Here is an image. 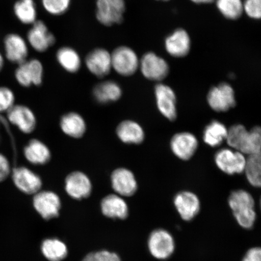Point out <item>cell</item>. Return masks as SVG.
<instances>
[{
    "label": "cell",
    "mask_w": 261,
    "mask_h": 261,
    "mask_svg": "<svg viewBox=\"0 0 261 261\" xmlns=\"http://www.w3.org/2000/svg\"><path fill=\"white\" fill-rule=\"evenodd\" d=\"M228 145L244 155L260 152L261 129L259 126L248 130L240 124L231 126L227 129L226 140Z\"/></svg>",
    "instance_id": "1"
},
{
    "label": "cell",
    "mask_w": 261,
    "mask_h": 261,
    "mask_svg": "<svg viewBox=\"0 0 261 261\" xmlns=\"http://www.w3.org/2000/svg\"><path fill=\"white\" fill-rule=\"evenodd\" d=\"M228 203L238 224L245 229H251L257 217L253 196L244 190L233 191L228 197Z\"/></svg>",
    "instance_id": "2"
},
{
    "label": "cell",
    "mask_w": 261,
    "mask_h": 261,
    "mask_svg": "<svg viewBox=\"0 0 261 261\" xmlns=\"http://www.w3.org/2000/svg\"><path fill=\"white\" fill-rule=\"evenodd\" d=\"M148 248L150 254L155 259L161 260L168 259L175 252L174 238L168 230L158 228L150 234Z\"/></svg>",
    "instance_id": "3"
},
{
    "label": "cell",
    "mask_w": 261,
    "mask_h": 261,
    "mask_svg": "<svg viewBox=\"0 0 261 261\" xmlns=\"http://www.w3.org/2000/svg\"><path fill=\"white\" fill-rule=\"evenodd\" d=\"M96 18L98 21L106 26L120 24L125 11L124 0H97Z\"/></svg>",
    "instance_id": "4"
},
{
    "label": "cell",
    "mask_w": 261,
    "mask_h": 261,
    "mask_svg": "<svg viewBox=\"0 0 261 261\" xmlns=\"http://www.w3.org/2000/svg\"><path fill=\"white\" fill-rule=\"evenodd\" d=\"M112 68L123 76H132L139 66V61L132 48L121 46L117 47L111 54Z\"/></svg>",
    "instance_id": "5"
},
{
    "label": "cell",
    "mask_w": 261,
    "mask_h": 261,
    "mask_svg": "<svg viewBox=\"0 0 261 261\" xmlns=\"http://www.w3.org/2000/svg\"><path fill=\"white\" fill-rule=\"evenodd\" d=\"M207 99L211 109L217 112H226L236 106L234 91L227 83L212 87L208 91Z\"/></svg>",
    "instance_id": "6"
},
{
    "label": "cell",
    "mask_w": 261,
    "mask_h": 261,
    "mask_svg": "<svg viewBox=\"0 0 261 261\" xmlns=\"http://www.w3.org/2000/svg\"><path fill=\"white\" fill-rule=\"evenodd\" d=\"M215 162L225 174L234 175L244 172L246 158L243 153L236 150L224 148L216 153Z\"/></svg>",
    "instance_id": "7"
},
{
    "label": "cell",
    "mask_w": 261,
    "mask_h": 261,
    "mask_svg": "<svg viewBox=\"0 0 261 261\" xmlns=\"http://www.w3.org/2000/svg\"><path fill=\"white\" fill-rule=\"evenodd\" d=\"M43 73L41 62L34 59L18 65L15 76L16 81L22 87L40 86L42 83Z\"/></svg>",
    "instance_id": "8"
},
{
    "label": "cell",
    "mask_w": 261,
    "mask_h": 261,
    "mask_svg": "<svg viewBox=\"0 0 261 261\" xmlns=\"http://www.w3.org/2000/svg\"><path fill=\"white\" fill-rule=\"evenodd\" d=\"M33 203L36 211L44 220H50L59 216L61 200L54 192L39 191L34 195Z\"/></svg>",
    "instance_id": "9"
},
{
    "label": "cell",
    "mask_w": 261,
    "mask_h": 261,
    "mask_svg": "<svg viewBox=\"0 0 261 261\" xmlns=\"http://www.w3.org/2000/svg\"><path fill=\"white\" fill-rule=\"evenodd\" d=\"M13 182L22 193L35 195L41 191L42 186L40 176L25 166H19L11 172Z\"/></svg>",
    "instance_id": "10"
},
{
    "label": "cell",
    "mask_w": 261,
    "mask_h": 261,
    "mask_svg": "<svg viewBox=\"0 0 261 261\" xmlns=\"http://www.w3.org/2000/svg\"><path fill=\"white\" fill-rule=\"evenodd\" d=\"M65 189L71 198L80 200L89 197L92 192V184L85 173L74 171L65 178Z\"/></svg>",
    "instance_id": "11"
},
{
    "label": "cell",
    "mask_w": 261,
    "mask_h": 261,
    "mask_svg": "<svg viewBox=\"0 0 261 261\" xmlns=\"http://www.w3.org/2000/svg\"><path fill=\"white\" fill-rule=\"evenodd\" d=\"M113 190L121 197H132L138 189L135 174L125 168H117L111 175Z\"/></svg>",
    "instance_id": "12"
},
{
    "label": "cell",
    "mask_w": 261,
    "mask_h": 261,
    "mask_svg": "<svg viewBox=\"0 0 261 261\" xmlns=\"http://www.w3.org/2000/svg\"><path fill=\"white\" fill-rule=\"evenodd\" d=\"M174 204L181 219L190 221L197 216L201 210V202L194 192L182 191L175 196Z\"/></svg>",
    "instance_id": "13"
},
{
    "label": "cell",
    "mask_w": 261,
    "mask_h": 261,
    "mask_svg": "<svg viewBox=\"0 0 261 261\" xmlns=\"http://www.w3.org/2000/svg\"><path fill=\"white\" fill-rule=\"evenodd\" d=\"M7 119L24 134H31L37 126V119L32 110L24 105H14L7 112Z\"/></svg>",
    "instance_id": "14"
},
{
    "label": "cell",
    "mask_w": 261,
    "mask_h": 261,
    "mask_svg": "<svg viewBox=\"0 0 261 261\" xmlns=\"http://www.w3.org/2000/svg\"><path fill=\"white\" fill-rule=\"evenodd\" d=\"M171 149L175 156L182 161H189L197 151L198 142L193 134L181 132L172 137Z\"/></svg>",
    "instance_id": "15"
},
{
    "label": "cell",
    "mask_w": 261,
    "mask_h": 261,
    "mask_svg": "<svg viewBox=\"0 0 261 261\" xmlns=\"http://www.w3.org/2000/svg\"><path fill=\"white\" fill-rule=\"evenodd\" d=\"M87 69L97 77L109 74L112 69V56L104 48H96L88 54L85 60Z\"/></svg>",
    "instance_id": "16"
},
{
    "label": "cell",
    "mask_w": 261,
    "mask_h": 261,
    "mask_svg": "<svg viewBox=\"0 0 261 261\" xmlns=\"http://www.w3.org/2000/svg\"><path fill=\"white\" fill-rule=\"evenodd\" d=\"M140 66L143 76L149 80L162 81L169 73L167 63L154 53L145 54L140 61Z\"/></svg>",
    "instance_id": "17"
},
{
    "label": "cell",
    "mask_w": 261,
    "mask_h": 261,
    "mask_svg": "<svg viewBox=\"0 0 261 261\" xmlns=\"http://www.w3.org/2000/svg\"><path fill=\"white\" fill-rule=\"evenodd\" d=\"M156 106L166 118L174 121L177 118L176 96L170 87L160 84L155 88Z\"/></svg>",
    "instance_id": "18"
},
{
    "label": "cell",
    "mask_w": 261,
    "mask_h": 261,
    "mask_svg": "<svg viewBox=\"0 0 261 261\" xmlns=\"http://www.w3.org/2000/svg\"><path fill=\"white\" fill-rule=\"evenodd\" d=\"M28 40L36 51L44 52L55 44L56 38L48 31L44 22L37 20L28 32Z\"/></svg>",
    "instance_id": "19"
},
{
    "label": "cell",
    "mask_w": 261,
    "mask_h": 261,
    "mask_svg": "<svg viewBox=\"0 0 261 261\" xmlns=\"http://www.w3.org/2000/svg\"><path fill=\"white\" fill-rule=\"evenodd\" d=\"M4 45L6 57L11 63L19 65L27 60L28 45L20 35H8L5 38Z\"/></svg>",
    "instance_id": "20"
},
{
    "label": "cell",
    "mask_w": 261,
    "mask_h": 261,
    "mask_svg": "<svg viewBox=\"0 0 261 261\" xmlns=\"http://www.w3.org/2000/svg\"><path fill=\"white\" fill-rule=\"evenodd\" d=\"M101 210L106 217L113 219L125 220L129 214L128 204L121 196L117 194H110L103 198Z\"/></svg>",
    "instance_id": "21"
},
{
    "label": "cell",
    "mask_w": 261,
    "mask_h": 261,
    "mask_svg": "<svg viewBox=\"0 0 261 261\" xmlns=\"http://www.w3.org/2000/svg\"><path fill=\"white\" fill-rule=\"evenodd\" d=\"M24 155L34 165H44L50 161L51 153L48 147L41 140L33 139L24 147Z\"/></svg>",
    "instance_id": "22"
},
{
    "label": "cell",
    "mask_w": 261,
    "mask_h": 261,
    "mask_svg": "<svg viewBox=\"0 0 261 261\" xmlns=\"http://www.w3.org/2000/svg\"><path fill=\"white\" fill-rule=\"evenodd\" d=\"M60 125L62 132L73 139L83 138L87 130V124L83 117L75 112L64 114L61 117Z\"/></svg>",
    "instance_id": "23"
},
{
    "label": "cell",
    "mask_w": 261,
    "mask_h": 261,
    "mask_svg": "<svg viewBox=\"0 0 261 261\" xmlns=\"http://www.w3.org/2000/svg\"><path fill=\"white\" fill-rule=\"evenodd\" d=\"M116 135L120 141L126 144L139 145L145 139L142 127L138 123L130 120H123L119 124Z\"/></svg>",
    "instance_id": "24"
},
{
    "label": "cell",
    "mask_w": 261,
    "mask_h": 261,
    "mask_svg": "<svg viewBox=\"0 0 261 261\" xmlns=\"http://www.w3.org/2000/svg\"><path fill=\"white\" fill-rule=\"evenodd\" d=\"M122 95L119 85L112 81L102 82L96 85L93 90V96L97 103L108 104L116 102Z\"/></svg>",
    "instance_id": "25"
},
{
    "label": "cell",
    "mask_w": 261,
    "mask_h": 261,
    "mask_svg": "<svg viewBox=\"0 0 261 261\" xmlns=\"http://www.w3.org/2000/svg\"><path fill=\"white\" fill-rule=\"evenodd\" d=\"M191 40L188 33L184 29H178L166 40V48L172 57L180 58L189 54Z\"/></svg>",
    "instance_id": "26"
},
{
    "label": "cell",
    "mask_w": 261,
    "mask_h": 261,
    "mask_svg": "<svg viewBox=\"0 0 261 261\" xmlns=\"http://www.w3.org/2000/svg\"><path fill=\"white\" fill-rule=\"evenodd\" d=\"M227 129L223 123L213 120L205 127L203 132V140L211 147H217L226 140Z\"/></svg>",
    "instance_id": "27"
},
{
    "label": "cell",
    "mask_w": 261,
    "mask_h": 261,
    "mask_svg": "<svg viewBox=\"0 0 261 261\" xmlns=\"http://www.w3.org/2000/svg\"><path fill=\"white\" fill-rule=\"evenodd\" d=\"M57 58L59 64L68 73H75L80 69L81 58L77 51L72 48H61L57 52Z\"/></svg>",
    "instance_id": "28"
},
{
    "label": "cell",
    "mask_w": 261,
    "mask_h": 261,
    "mask_svg": "<svg viewBox=\"0 0 261 261\" xmlns=\"http://www.w3.org/2000/svg\"><path fill=\"white\" fill-rule=\"evenodd\" d=\"M41 252L49 261L63 260L68 254L66 245L57 239L44 240L41 245Z\"/></svg>",
    "instance_id": "29"
},
{
    "label": "cell",
    "mask_w": 261,
    "mask_h": 261,
    "mask_svg": "<svg viewBox=\"0 0 261 261\" xmlns=\"http://www.w3.org/2000/svg\"><path fill=\"white\" fill-rule=\"evenodd\" d=\"M260 156V152L249 155L246 159L244 171L248 181L255 188H259L261 185Z\"/></svg>",
    "instance_id": "30"
},
{
    "label": "cell",
    "mask_w": 261,
    "mask_h": 261,
    "mask_svg": "<svg viewBox=\"0 0 261 261\" xmlns=\"http://www.w3.org/2000/svg\"><path fill=\"white\" fill-rule=\"evenodd\" d=\"M14 13L22 24H33L37 21V9L34 0H19L14 5Z\"/></svg>",
    "instance_id": "31"
},
{
    "label": "cell",
    "mask_w": 261,
    "mask_h": 261,
    "mask_svg": "<svg viewBox=\"0 0 261 261\" xmlns=\"http://www.w3.org/2000/svg\"><path fill=\"white\" fill-rule=\"evenodd\" d=\"M217 5L222 14L230 19L239 18L244 11L241 0H217Z\"/></svg>",
    "instance_id": "32"
},
{
    "label": "cell",
    "mask_w": 261,
    "mask_h": 261,
    "mask_svg": "<svg viewBox=\"0 0 261 261\" xmlns=\"http://www.w3.org/2000/svg\"><path fill=\"white\" fill-rule=\"evenodd\" d=\"M71 0H42L45 11L54 15L64 14L69 8Z\"/></svg>",
    "instance_id": "33"
},
{
    "label": "cell",
    "mask_w": 261,
    "mask_h": 261,
    "mask_svg": "<svg viewBox=\"0 0 261 261\" xmlns=\"http://www.w3.org/2000/svg\"><path fill=\"white\" fill-rule=\"evenodd\" d=\"M15 96L9 88L0 87V113H7L15 105Z\"/></svg>",
    "instance_id": "34"
},
{
    "label": "cell",
    "mask_w": 261,
    "mask_h": 261,
    "mask_svg": "<svg viewBox=\"0 0 261 261\" xmlns=\"http://www.w3.org/2000/svg\"><path fill=\"white\" fill-rule=\"evenodd\" d=\"M243 10L250 17L259 19L261 15V0H246Z\"/></svg>",
    "instance_id": "35"
},
{
    "label": "cell",
    "mask_w": 261,
    "mask_h": 261,
    "mask_svg": "<svg viewBox=\"0 0 261 261\" xmlns=\"http://www.w3.org/2000/svg\"><path fill=\"white\" fill-rule=\"evenodd\" d=\"M12 169L9 160L0 152V182L4 181L11 174Z\"/></svg>",
    "instance_id": "36"
},
{
    "label": "cell",
    "mask_w": 261,
    "mask_h": 261,
    "mask_svg": "<svg viewBox=\"0 0 261 261\" xmlns=\"http://www.w3.org/2000/svg\"><path fill=\"white\" fill-rule=\"evenodd\" d=\"M243 261H261L260 248H251L245 254Z\"/></svg>",
    "instance_id": "37"
},
{
    "label": "cell",
    "mask_w": 261,
    "mask_h": 261,
    "mask_svg": "<svg viewBox=\"0 0 261 261\" xmlns=\"http://www.w3.org/2000/svg\"><path fill=\"white\" fill-rule=\"evenodd\" d=\"M96 253L101 261H121V259L116 253L107 250H101Z\"/></svg>",
    "instance_id": "38"
},
{
    "label": "cell",
    "mask_w": 261,
    "mask_h": 261,
    "mask_svg": "<svg viewBox=\"0 0 261 261\" xmlns=\"http://www.w3.org/2000/svg\"><path fill=\"white\" fill-rule=\"evenodd\" d=\"M82 261H101L96 253H90L84 257Z\"/></svg>",
    "instance_id": "39"
},
{
    "label": "cell",
    "mask_w": 261,
    "mask_h": 261,
    "mask_svg": "<svg viewBox=\"0 0 261 261\" xmlns=\"http://www.w3.org/2000/svg\"><path fill=\"white\" fill-rule=\"evenodd\" d=\"M195 3H210L215 1V0H191Z\"/></svg>",
    "instance_id": "40"
},
{
    "label": "cell",
    "mask_w": 261,
    "mask_h": 261,
    "mask_svg": "<svg viewBox=\"0 0 261 261\" xmlns=\"http://www.w3.org/2000/svg\"><path fill=\"white\" fill-rule=\"evenodd\" d=\"M3 66H4V58L3 55L0 54V71L3 69Z\"/></svg>",
    "instance_id": "41"
},
{
    "label": "cell",
    "mask_w": 261,
    "mask_h": 261,
    "mask_svg": "<svg viewBox=\"0 0 261 261\" xmlns=\"http://www.w3.org/2000/svg\"><path fill=\"white\" fill-rule=\"evenodd\" d=\"M5 122L4 121V119L2 118V117L0 116V141H1V128L2 126L4 125Z\"/></svg>",
    "instance_id": "42"
},
{
    "label": "cell",
    "mask_w": 261,
    "mask_h": 261,
    "mask_svg": "<svg viewBox=\"0 0 261 261\" xmlns=\"http://www.w3.org/2000/svg\"><path fill=\"white\" fill-rule=\"evenodd\" d=\"M163 1H168V0H163Z\"/></svg>",
    "instance_id": "43"
}]
</instances>
